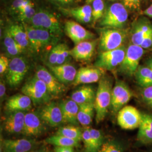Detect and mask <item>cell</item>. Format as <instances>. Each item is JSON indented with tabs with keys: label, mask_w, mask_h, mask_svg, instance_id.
<instances>
[{
	"label": "cell",
	"mask_w": 152,
	"mask_h": 152,
	"mask_svg": "<svg viewBox=\"0 0 152 152\" xmlns=\"http://www.w3.org/2000/svg\"><path fill=\"white\" fill-rule=\"evenodd\" d=\"M140 46L144 49H152V31L148 34L147 37L144 39Z\"/></svg>",
	"instance_id": "f6af8a7d"
},
{
	"label": "cell",
	"mask_w": 152,
	"mask_h": 152,
	"mask_svg": "<svg viewBox=\"0 0 152 152\" xmlns=\"http://www.w3.org/2000/svg\"><path fill=\"white\" fill-rule=\"evenodd\" d=\"M32 101L24 94H18L8 98L5 104L6 113L12 112H26L31 109Z\"/></svg>",
	"instance_id": "44dd1931"
},
{
	"label": "cell",
	"mask_w": 152,
	"mask_h": 152,
	"mask_svg": "<svg viewBox=\"0 0 152 152\" xmlns=\"http://www.w3.org/2000/svg\"><path fill=\"white\" fill-rule=\"evenodd\" d=\"M31 0H11L9 6V11L11 14L16 15L20 10Z\"/></svg>",
	"instance_id": "60d3db41"
},
{
	"label": "cell",
	"mask_w": 152,
	"mask_h": 152,
	"mask_svg": "<svg viewBox=\"0 0 152 152\" xmlns=\"http://www.w3.org/2000/svg\"><path fill=\"white\" fill-rule=\"evenodd\" d=\"M29 63L22 56L14 57L10 62L6 72V82L10 87L18 86L26 76L29 69Z\"/></svg>",
	"instance_id": "52a82bcc"
},
{
	"label": "cell",
	"mask_w": 152,
	"mask_h": 152,
	"mask_svg": "<svg viewBox=\"0 0 152 152\" xmlns=\"http://www.w3.org/2000/svg\"><path fill=\"white\" fill-rule=\"evenodd\" d=\"M6 90V82L4 79H1L0 81V99H1V102H2L5 96Z\"/></svg>",
	"instance_id": "bcb514c9"
},
{
	"label": "cell",
	"mask_w": 152,
	"mask_h": 152,
	"mask_svg": "<svg viewBox=\"0 0 152 152\" xmlns=\"http://www.w3.org/2000/svg\"><path fill=\"white\" fill-rule=\"evenodd\" d=\"M112 83L106 76H103L99 81L98 89L94 101L95 121L96 124L103 121L110 110L112 101Z\"/></svg>",
	"instance_id": "6da1fadb"
},
{
	"label": "cell",
	"mask_w": 152,
	"mask_h": 152,
	"mask_svg": "<svg viewBox=\"0 0 152 152\" xmlns=\"http://www.w3.org/2000/svg\"><path fill=\"white\" fill-rule=\"evenodd\" d=\"M96 92L91 86H82L72 93L71 99L79 105L94 102Z\"/></svg>",
	"instance_id": "cb8c5ba5"
},
{
	"label": "cell",
	"mask_w": 152,
	"mask_h": 152,
	"mask_svg": "<svg viewBox=\"0 0 152 152\" xmlns=\"http://www.w3.org/2000/svg\"><path fill=\"white\" fill-rule=\"evenodd\" d=\"M49 69L62 83H73L76 78L77 71L76 67L69 62L61 65H48Z\"/></svg>",
	"instance_id": "ffe728a7"
},
{
	"label": "cell",
	"mask_w": 152,
	"mask_h": 152,
	"mask_svg": "<svg viewBox=\"0 0 152 152\" xmlns=\"http://www.w3.org/2000/svg\"><path fill=\"white\" fill-rule=\"evenodd\" d=\"M29 24L47 30L59 38L63 34L64 29L58 18L53 12L44 9L36 11Z\"/></svg>",
	"instance_id": "5b68a950"
},
{
	"label": "cell",
	"mask_w": 152,
	"mask_h": 152,
	"mask_svg": "<svg viewBox=\"0 0 152 152\" xmlns=\"http://www.w3.org/2000/svg\"><path fill=\"white\" fill-rule=\"evenodd\" d=\"M58 5L61 6H65L70 5L72 4L75 0H53Z\"/></svg>",
	"instance_id": "681fc988"
},
{
	"label": "cell",
	"mask_w": 152,
	"mask_h": 152,
	"mask_svg": "<svg viewBox=\"0 0 152 152\" xmlns=\"http://www.w3.org/2000/svg\"><path fill=\"white\" fill-rule=\"evenodd\" d=\"M18 44L25 50L29 49L30 46L28 37L27 33L23 24H12L6 29Z\"/></svg>",
	"instance_id": "484cf974"
},
{
	"label": "cell",
	"mask_w": 152,
	"mask_h": 152,
	"mask_svg": "<svg viewBox=\"0 0 152 152\" xmlns=\"http://www.w3.org/2000/svg\"><path fill=\"white\" fill-rule=\"evenodd\" d=\"M140 96L143 103L152 109V86L141 87L140 91Z\"/></svg>",
	"instance_id": "ab89813d"
},
{
	"label": "cell",
	"mask_w": 152,
	"mask_h": 152,
	"mask_svg": "<svg viewBox=\"0 0 152 152\" xmlns=\"http://www.w3.org/2000/svg\"><path fill=\"white\" fill-rule=\"evenodd\" d=\"M71 58L72 57L70 54V50L69 49L68 46L66 44H63L62 49L60 51L56 65H61L69 62Z\"/></svg>",
	"instance_id": "b9f144b4"
},
{
	"label": "cell",
	"mask_w": 152,
	"mask_h": 152,
	"mask_svg": "<svg viewBox=\"0 0 152 152\" xmlns=\"http://www.w3.org/2000/svg\"><path fill=\"white\" fill-rule=\"evenodd\" d=\"M62 11H64L82 23H88L92 21V7L89 4L75 8L63 9Z\"/></svg>",
	"instance_id": "d4e9b609"
},
{
	"label": "cell",
	"mask_w": 152,
	"mask_h": 152,
	"mask_svg": "<svg viewBox=\"0 0 152 152\" xmlns=\"http://www.w3.org/2000/svg\"><path fill=\"white\" fill-rule=\"evenodd\" d=\"M59 105L62 113L63 123L77 126L79 124L78 113L80 105L78 104L70 99L61 100Z\"/></svg>",
	"instance_id": "7402d4cb"
},
{
	"label": "cell",
	"mask_w": 152,
	"mask_h": 152,
	"mask_svg": "<svg viewBox=\"0 0 152 152\" xmlns=\"http://www.w3.org/2000/svg\"><path fill=\"white\" fill-rule=\"evenodd\" d=\"M137 140L144 145L152 144V114L141 113V123L138 128Z\"/></svg>",
	"instance_id": "603a6c76"
},
{
	"label": "cell",
	"mask_w": 152,
	"mask_h": 152,
	"mask_svg": "<svg viewBox=\"0 0 152 152\" xmlns=\"http://www.w3.org/2000/svg\"><path fill=\"white\" fill-rule=\"evenodd\" d=\"M152 86V71L149 76L141 83L140 86L141 87H149Z\"/></svg>",
	"instance_id": "7dc6e473"
},
{
	"label": "cell",
	"mask_w": 152,
	"mask_h": 152,
	"mask_svg": "<svg viewBox=\"0 0 152 152\" xmlns=\"http://www.w3.org/2000/svg\"><path fill=\"white\" fill-rule=\"evenodd\" d=\"M83 131L77 125H69L62 126L56 132V135H62L80 141L82 140Z\"/></svg>",
	"instance_id": "4dcf8cb0"
},
{
	"label": "cell",
	"mask_w": 152,
	"mask_h": 152,
	"mask_svg": "<svg viewBox=\"0 0 152 152\" xmlns=\"http://www.w3.org/2000/svg\"><path fill=\"white\" fill-rule=\"evenodd\" d=\"M118 125L126 130L138 129L141 121V113L135 107L125 105L117 114Z\"/></svg>",
	"instance_id": "30bf717a"
},
{
	"label": "cell",
	"mask_w": 152,
	"mask_h": 152,
	"mask_svg": "<svg viewBox=\"0 0 152 152\" xmlns=\"http://www.w3.org/2000/svg\"><path fill=\"white\" fill-rule=\"evenodd\" d=\"M45 142L50 145H53L55 147H77L80 145V141L56 134L46 138Z\"/></svg>",
	"instance_id": "1f68e13d"
},
{
	"label": "cell",
	"mask_w": 152,
	"mask_h": 152,
	"mask_svg": "<svg viewBox=\"0 0 152 152\" xmlns=\"http://www.w3.org/2000/svg\"><path fill=\"white\" fill-rule=\"evenodd\" d=\"M10 60L8 59L7 56L4 55L0 56V74L1 75L4 74L6 72L8 67L10 64Z\"/></svg>",
	"instance_id": "ee69618b"
},
{
	"label": "cell",
	"mask_w": 152,
	"mask_h": 152,
	"mask_svg": "<svg viewBox=\"0 0 152 152\" xmlns=\"http://www.w3.org/2000/svg\"><path fill=\"white\" fill-rule=\"evenodd\" d=\"M90 134L92 137L94 145L95 152H98V150L104 143L103 135L102 132L99 130L90 127Z\"/></svg>",
	"instance_id": "f35d334b"
},
{
	"label": "cell",
	"mask_w": 152,
	"mask_h": 152,
	"mask_svg": "<svg viewBox=\"0 0 152 152\" xmlns=\"http://www.w3.org/2000/svg\"><path fill=\"white\" fill-rule=\"evenodd\" d=\"M127 47L125 45L118 49L101 52L94 66L104 71H112L118 67L125 58Z\"/></svg>",
	"instance_id": "ba28073f"
},
{
	"label": "cell",
	"mask_w": 152,
	"mask_h": 152,
	"mask_svg": "<svg viewBox=\"0 0 152 152\" xmlns=\"http://www.w3.org/2000/svg\"><path fill=\"white\" fill-rule=\"evenodd\" d=\"M2 1V0H1ZM2 1H5V0H2Z\"/></svg>",
	"instance_id": "11a10c76"
},
{
	"label": "cell",
	"mask_w": 152,
	"mask_h": 152,
	"mask_svg": "<svg viewBox=\"0 0 152 152\" xmlns=\"http://www.w3.org/2000/svg\"><path fill=\"white\" fill-rule=\"evenodd\" d=\"M124 147L115 140L104 141L97 152H124Z\"/></svg>",
	"instance_id": "e575fe53"
},
{
	"label": "cell",
	"mask_w": 152,
	"mask_h": 152,
	"mask_svg": "<svg viewBox=\"0 0 152 152\" xmlns=\"http://www.w3.org/2000/svg\"><path fill=\"white\" fill-rule=\"evenodd\" d=\"M63 44H58L50 50L48 55V65L53 66L56 65L60 51L62 49Z\"/></svg>",
	"instance_id": "8d00e7d4"
},
{
	"label": "cell",
	"mask_w": 152,
	"mask_h": 152,
	"mask_svg": "<svg viewBox=\"0 0 152 152\" xmlns=\"http://www.w3.org/2000/svg\"><path fill=\"white\" fill-rule=\"evenodd\" d=\"M144 53L145 49L142 48L140 46L130 44L127 47L125 58L118 66V70L125 76H134Z\"/></svg>",
	"instance_id": "8992f818"
},
{
	"label": "cell",
	"mask_w": 152,
	"mask_h": 152,
	"mask_svg": "<svg viewBox=\"0 0 152 152\" xmlns=\"http://www.w3.org/2000/svg\"><path fill=\"white\" fill-rule=\"evenodd\" d=\"M34 75L44 82L53 98L59 96L66 91L64 84L60 82L46 67L38 66Z\"/></svg>",
	"instance_id": "8fae6325"
},
{
	"label": "cell",
	"mask_w": 152,
	"mask_h": 152,
	"mask_svg": "<svg viewBox=\"0 0 152 152\" xmlns=\"http://www.w3.org/2000/svg\"><path fill=\"white\" fill-rule=\"evenodd\" d=\"M36 12L34 4L31 0L20 10L16 15L18 19L23 24H29Z\"/></svg>",
	"instance_id": "d6a6232c"
},
{
	"label": "cell",
	"mask_w": 152,
	"mask_h": 152,
	"mask_svg": "<svg viewBox=\"0 0 152 152\" xmlns=\"http://www.w3.org/2000/svg\"><path fill=\"white\" fill-rule=\"evenodd\" d=\"M64 31L75 45L85 41L94 39L95 37V35L93 33L82 27L77 22L72 20L65 22Z\"/></svg>",
	"instance_id": "4fadbf2b"
},
{
	"label": "cell",
	"mask_w": 152,
	"mask_h": 152,
	"mask_svg": "<svg viewBox=\"0 0 152 152\" xmlns=\"http://www.w3.org/2000/svg\"><path fill=\"white\" fill-rule=\"evenodd\" d=\"M152 31V24L145 16L133 22L130 32L131 44L140 46L144 39Z\"/></svg>",
	"instance_id": "5bb4252c"
},
{
	"label": "cell",
	"mask_w": 152,
	"mask_h": 152,
	"mask_svg": "<svg viewBox=\"0 0 152 152\" xmlns=\"http://www.w3.org/2000/svg\"><path fill=\"white\" fill-rule=\"evenodd\" d=\"M45 124L37 111L27 112L23 134L28 137L38 136L45 130Z\"/></svg>",
	"instance_id": "2e32d148"
},
{
	"label": "cell",
	"mask_w": 152,
	"mask_h": 152,
	"mask_svg": "<svg viewBox=\"0 0 152 152\" xmlns=\"http://www.w3.org/2000/svg\"><path fill=\"white\" fill-rule=\"evenodd\" d=\"M99 39H94L75 45L70 50L71 57L77 61H87L92 58L95 53Z\"/></svg>",
	"instance_id": "ac0fdd59"
},
{
	"label": "cell",
	"mask_w": 152,
	"mask_h": 152,
	"mask_svg": "<svg viewBox=\"0 0 152 152\" xmlns=\"http://www.w3.org/2000/svg\"><path fill=\"white\" fill-rule=\"evenodd\" d=\"M21 91L31 98L33 104L36 106L48 103L53 98L44 82L35 75L26 82Z\"/></svg>",
	"instance_id": "3957f363"
},
{
	"label": "cell",
	"mask_w": 152,
	"mask_h": 152,
	"mask_svg": "<svg viewBox=\"0 0 152 152\" xmlns=\"http://www.w3.org/2000/svg\"><path fill=\"white\" fill-rule=\"evenodd\" d=\"M126 9L131 12L139 11L141 7V0H121Z\"/></svg>",
	"instance_id": "7bdbcfd3"
},
{
	"label": "cell",
	"mask_w": 152,
	"mask_h": 152,
	"mask_svg": "<svg viewBox=\"0 0 152 152\" xmlns=\"http://www.w3.org/2000/svg\"><path fill=\"white\" fill-rule=\"evenodd\" d=\"M134 96V92L125 82L117 80L112 92V101L110 108L112 113L114 115L117 114L120 109L125 107Z\"/></svg>",
	"instance_id": "9c48e42d"
},
{
	"label": "cell",
	"mask_w": 152,
	"mask_h": 152,
	"mask_svg": "<svg viewBox=\"0 0 152 152\" xmlns=\"http://www.w3.org/2000/svg\"><path fill=\"white\" fill-rule=\"evenodd\" d=\"M152 71V69L146 65H139L134 75L137 83L140 86Z\"/></svg>",
	"instance_id": "74e56055"
},
{
	"label": "cell",
	"mask_w": 152,
	"mask_h": 152,
	"mask_svg": "<svg viewBox=\"0 0 152 152\" xmlns=\"http://www.w3.org/2000/svg\"><path fill=\"white\" fill-rule=\"evenodd\" d=\"M90 130V127L89 126L84 127L82 133V141L84 143L86 152H95Z\"/></svg>",
	"instance_id": "d590c367"
},
{
	"label": "cell",
	"mask_w": 152,
	"mask_h": 152,
	"mask_svg": "<svg viewBox=\"0 0 152 152\" xmlns=\"http://www.w3.org/2000/svg\"><path fill=\"white\" fill-rule=\"evenodd\" d=\"M48 152V150L46 148H42L37 150H32L30 152Z\"/></svg>",
	"instance_id": "f5cc1de1"
},
{
	"label": "cell",
	"mask_w": 152,
	"mask_h": 152,
	"mask_svg": "<svg viewBox=\"0 0 152 152\" xmlns=\"http://www.w3.org/2000/svg\"><path fill=\"white\" fill-rule=\"evenodd\" d=\"M25 28L29 42L30 50L36 54H39L43 51L42 45L38 38L36 28L29 24H23Z\"/></svg>",
	"instance_id": "f1b7e54d"
},
{
	"label": "cell",
	"mask_w": 152,
	"mask_h": 152,
	"mask_svg": "<svg viewBox=\"0 0 152 152\" xmlns=\"http://www.w3.org/2000/svg\"><path fill=\"white\" fill-rule=\"evenodd\" d=\"M25 112L7 113L3 119L2 126L6 132L11 135L23 134L25 122Z\"/></svg>",
	"instance_id": "9a60e30c"
},
{
	"label": "cell",
	"mask_w": 152,
	"mask_h": 152,
	"mask_svg": "<svg viewBox=\"0 0 152 152\" xmlns=\"http://www.w3.org/2000/svg\"><path fill=\"white\" fill-rule=\"evenodd\" d=\"M95 112L94 102L80 105L78 113L79 124L84 127L89 126L92 122Z\"/></svg>",
	"instance_id": "4316f807"
},
{
	"label": "cell",
	"mask_w": 152,
	"mask_h": 152,
	"mask_svg": "<svg viewBox=\"0 0 152 152\" xmlns=\"http://www.w3.org/2000/svg\"><path fill=\"white\" fill-rule=\"evenodd\" d=\"M143 14L152 18V4L143 11Z\"/></svg>",
	"instance_id": "f907efd6"
},
{
	"label": "cell",
	"mask_w": 152,
	"mask_h": 152,
	"mask_svg": "<svg viewBox=\"0 0 152 152\" xmlns=\"http://www.w3.org/2000/svg\"><path fill=\"white\" fill-rule=\"evenodd\" d=\"M74 147H55L54 152H75Z\"/></svg>",
	"instance_id": "c3c4849f"
},
{
	"label": "cell",
	"mask_w": 152,
	"mask_h": 152,
	"mask_svg": "<svg viewBox=\"0 0 152 152\" xmlns=\"http://www.w3.org/2000/svg\"><path fill=\"white\" fill-rule=\"evenodd\" d=\"M91 7L92 21L95 24L103 18L107 9L103 0H94L91 2Z\"/></svg>",
	"instance_id": "836d02e7"
},
{
	"label": "cell",
	"mask_w": 152,
	"mask_h": 152,
	"mask_svg": "<svg viewBox=\"0 0 152 152\" xmlns=\"http://www.w3.org/2000/svg\"><path fill=\"white\" fill-rule=\"evenodd\" d=\"M94 0H85V2L86 3V4H90ZM108 1H117V0H108Z\"/></svg>",
	"instance_id": "db71d44e"
},
{
	"label": "cell",
	"mask_w": 152,
	"mask_h": 152,
	"mask_svg": "<svg viewBox=\"0 0 152 152\" xmlns=\"http://www.w3.org/2000/svg\"><path fill=\"white\" fill-rule=\"evenodd\" d=\"M38 142L33 139H5L1 141L2 152H28L37 146Z\"/></svg>",
	"instance_id": "d6986e66"
},
{
	"label": "cell",
	"mask_w": 152,
	"mask_h": 152,
	"mask_svg": "<svg viewBox=\"0 0 152 152\" xmlns=\"http://www.w3.org/2000/svg\"><path fill=\"white\" fill-rule=\"evenodd\" d=\"M128 17V10L124 5L115 2L106 9L103 18L99 21V26L102 28H124Z\"/></svg>",
	"instance_id": "277c9868"
},
{
	"label": "cell",
	"mask_w": 152,
	"mask_h": 152,
	"mask_svg": "<svg viewBox=\"0 0 152 152\" xmlns=\"http://www.w3.org/2000/svg\"><path fill=\"white\" fill-rule=\"evenodd\" d=\"M37 112L45 124L52 127L59 126L63 123L62 113L59 103L51 101L43 105Z\"/></svg>",
	"instance_id": "7c38bea8"
},
{
	"label": "cell",
	"mask_w": 152,
	"mask_h": 152,
	"mask_svg": "<svg viewBox=\"0 0 152 152\" xmlns=\"http://www.w3.org/2000/svg\"><path fill=\"white\" fill-rule=\"evenodd\" d=\"M104 71L95 66L82 67L77 72L76 78L72 83L74 86L98 82L104 76Z\"/></svg>",
	"instance_id": "e0dca14e"
},
{
	"label": "cell",
	"mask_w": 152,
	"mask_h": 152,
	"mask_svg": "<svg viewBox=\"0 0 152 152\" xmlns=\"http://www.w3.org/2000/svg\"><path fill=\"white\" fill-rule=\"evenodd\" d=\"M4 45L7 54L11 56H18L26 51L25 49L16 42L6 30L4 33Z\"/></svg>",
	"instance_id": "83f0119b"
},
{
	"label": "cell",
	"mask_w": 152,
	"mask_h": 152,
	"mask_svg": "<svg viewBox=\"0 0 152 152\" xmlns=\"http://www.w3.org/2000/svg\"><path fill=\"white\" fill-rule=\"evenodd\" d=\"M129 34L125 28H102L100 31L99 49L101 52L118 49L125 45Z\"/></svg>",
	"instance_id": "7a4b0ae2"
},
{
	"label": "cell",
	"mask_w": 152,
	"mask_h": 152,
	"mask_svg": "<svg viewBox=\"0 0 152 152\" xmlns=\"http://www.w3.org/2000/svg\"><path fill=\"white\" fill-rule=\"evenodd\" d=\"M35 28V27H34ZM38 35L39 40L42 45L43 51L48 48H54L59 39V37L56 36L48 31L35 28Z\"/></svg>",
	"instance_id": "f546056e"
},
{
	"label": "cell",
	"mask_w": 152,
	"mask_h": 152,
	"mask_svg": "<svg viewBox=\"0 0 152 152\" xmlns=\"http://www.w3.org/2000/svg\"><path fill=\"white\" fill-rule=\"evenodd\" d=\"M145 65L152 70V57L145 61Z\"/></svg>",
	"instance_id": "816d5d0a"
}]
</instances>
